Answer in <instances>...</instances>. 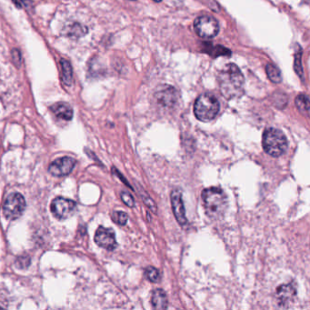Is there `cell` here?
<instances>
[{"label":"cell","instance_id":"9","mask_svg":"<svg viewBox=\"0 0 310 310\" xmlns=\"http://www.w3.org/2000/svg\"><path fill=\"white\" fill-rule=\"evenodd\" d=\"M76 165V160L72 157H64L58 158L50 164L49 167L51 175L55 176H64L71 173Z\"/></svg>","mask_w":310,"mask_h":310},{"label":"cell","instance_id":"2","mask_svg":"<svg viewBox=\"0 0 310 310\" xmlns=\"http://www.w3.org/2000/svg\"><path fill=\"white\" fill-rule=\"evenodd\" d=\"M203 205L207 216L218 218L225 214L228 208V198L223 189L212 187L202 192Z\"/></svg>","mask_w":310,"mask_h":310},{"label":"cell","instance_id":"18","mask_svg":"<svg viewBox=\"0 0 310 310\" xmlns=\"http://www.w3.org/2000/svg\"><path fill=\"white\" fill-rule=\"evenodd\" d=\"M145 273H146V276H147V278H148L149 281H151L153 283L159 281V279H160L159 271L157 269L153 268V267H149L145 271Z\"/></svg>","mask_w":310,"mask_h":310},{"label":"cell","instance_id":"16","mask_svg":"<svg viewBox=\"0 0 310 310\" xmlns=\"http://www.w3.org/2000/svg\"><path fill=\"white\" fill-rule=\"evenodd\" d=\"M174 90L173 87L171 88L169 87L168 90H165L162 91L161 94L158 95L160 96L159 99H160V102H161L165 107H171L173 103L175 102L174 98H175V95L173 94Z\"/></svg>","mask_w":310,"mask_h":310},{"label":"cell","instance_id":"11","mask_svg":"<svg viewBox=\"0 0 310 310\" xmlns=\"http://www.w3.org/2000/svg\"><path fill=\"white\" fill-rule=\"evenodd\" d=\"M296 294H297V289L294 284H285L280 286L277 289V298L279 300V305L287 306L288 303L292 301Z\"/></svg>","mask_w":310,"mask_h":310},{"label":"cell","instance_id":"7","mask_svg":"<svg viewBox=\"0 0 310 310\" xmlns=\"http://www.w3.org/2000/svg\"><path fill=\"white\" fill-rule=\"evenodd\" d=\"M77 204L71 199L65 198H55L51 204V212L59 219H67L77 211Z\"/></svg>","mask_w":310,"mask_h":310},{"label":"cell","instance_id":"1","mask_svg":"<svg viewBox=\"0 0 310 310\" xmlns=\"http://www.w3.org/2000/svg\"><path fill=\"white\" fill-rule=\"evenodd\" d=\"M218 84L222 95L226 99L240 97L244 92V77L235 64H229L218 75Z\"/></svg>","mask_w":310,"mask_h":310},{"label":"cell","instance_id":"13","mask_svg":"<svg viewBox=\"0 0 310 310\" xmlns=\"http://www.w3.org/2000/svg\"><path fill=\"white\" fill-rule=\"evenodd\" d=\"M152 306L156 309H165L167 307V298L166 293L162 289H156L152 295Z\"/></svg>","mask_w":310,"mask_h":310},{"label":"cell","instance_id":"5","mask_svg":"<svg viewBox=\"0 0 310 310\" xmlns=\"http://www.w3.org/2000/svg\"><path fill=\"white\" fill-rule=\"evenodd\" d=\"M26 208V201L21 194L9 195L3 205V213L8 219H17L22 216Z\"/></svg>","mask_w":310,"mask_h":310},{"label":"cell","instance_id":"25","mask_svg":"<svg viewBox=\"0 0 310 310\" xmlns=\"http://www.w3.org/2000/svg\"><path fill=\"white\" fill-rule=\"evenodd\" d=\"M154 1H155V2H160L161 0H154Z\"/></svg>","mask_w":310,"mask_h":310},{"label":"cell","instance_id":"15","mask_svg":"<svg viewBox=\"0 0 310 310\" xmlns=\"http://www.w3.org/2000/svg\"><path fill=\"white\" fill-rule=\"evenodd\" d=\"M265 72L268 74V77L270 78V80L274 83L279 84L281 82V73L279 68H277L274 65H271L269 64L267 67H265Z\"/></svg>","mask_w":310,"mask_h":310},{"label":"cell","instance_id":"17","mask_svg":"<svg viewBox=\"0 0 310 310\" xmlns=\"http://www.w3.org/2000/svg\"><path fill=\"white\" fill-rule=\"evenodd\" d=\"M295 102H296L297 108L300 110V112L307 116L309 112V99L307 98V96L299 95L295 100Z\"/></svg>","mask_w":310,"mask_h":310},{"label":"cell","instance_id":"10","mask_svg":"<svg viewBox=\"0 0 310 310\" xmlns=\"http://www.w3.org/2000/svg\"><path fill=\"white\" fill-rule=\"evenodd\" d=\"M170 198L171 206L173 208L175 219L180 223V225H186L188 223V219L186 216V210H185L184 202L182 198V193L180 189H173L171 192Z\"/></svg>","mask_w":310,"mask_h":310},{"label":"cell","instance_id":"20","mask_svg":"<svg viewBox=\"0 0 310 310\" xmlns=\"http://www.w3.org/2000/svg\"><path fill=\"white\" fill-rule=\"evenodd\" d=\"M120 197H121L123 202L125 203L127 207H133L135 206V201H134V198H133L131 194L124 191V192H122Z\"/></svg>","mask_w":310,"mask_h":310},{"label":"cell","instance_id":"12","mask_svg":"<svg viewBox=\"0 0 310 310\" xmlns=\"http://www.w3.org/2000/svg\"><path fill=\"white\" fill-rule=\"evenodd\" d=\"M51 110L53 111L57 117L64 119V120H71L73 117V109L67 103H57L51 107Z\"/></svg>","mask_w":310,"mask_h":310},{"label":"cell","instance_id":"3","mask_svg":"<svg viewBox=\"0 0 310 310\" xmlns=\"http://www.w3.org/2000/svg\"><path fill=\"white\" fill-rule=\"evenodd\" d=\"M263 148L271 157H278L283 155L288 149V140L283 132L278 128L270 127L264 131Z\"/></svg>","mask_w":310,"mask_h":310},{"label":"cell","instance_id":"23","mask_svg":"<svg viewBox=\"0 0 310 310\" xmlns=\"http://www.w3.org/2000/svg\"><path fill=\"white\" fill-rule=\"evenodd\" d=\"M20 1H21V3H23L25 6H27V7H29L31 5V0H20Z\"/></svg>","mask_w":310,"mask_h":310},{"label":"cell","instance_id":"22","mask_svg":"<svg viewBox=\"0 0 310 310\" xmlns=\"http://www.w3.org/2000/svg\"><path fill=\"white\" fill-rule=\"evenodd\" d=\"M300 57H301V53L297 55V59L295 60V70H296L297 74L302 77L303 70H302L301 68V60H300Z\"/></svg>","mask_w":310,"mask_h":310},{"label":"cell","instance_id":"8","mask_svg":"<svg viewBox=\"0 0 310 310\" xmlns=\"http://www.w3.org/2000/svg\"><path fill=\"white\" fill-rule=\"evenodd\" d=\"M95 242L99 247H103L107 250L112 251L117 247V240L115 232L111 229H107L104 227H99L95 235Z\"/></svg>","mask_w":310,"mask_h":310},{"label":"cell","instance_id":"24","mask_svg":"<svg viewBox=\"0 0 310 310\" xmlns=\"http://www.w3.org/2000/svg\"><path fill=\"white\" fill-rule=\"evenodd\" d=\"M14 4L16 5L18 8H21V1L20 0H13Z\"/></svg>","mask_w":310,"mask_h":310},{"label":"cell","instance_id":"14","mask_svg":"<svg viewBox=\"0 0 310 310\" xmlns=\"http://www.w3.org/2000/svg\"><path fill=\"white\" fill-rule=\"evenodd\" d=\"M60 64H61V68H62L63 82L66 85H70L72 84L73 81V69L71 64L66 59H61Z\"/></svg>","mask_w":310,"mask_h":310},{"label":"cell","instance_id":"6","mask_svg":"<svg viewBox=\"0 0 310 310\" xmlns=\"http://www.w3.org/2000/svg\"><path fill=\"white\" fill-rule=\"evenodd\" d=\"M194 27L198 36L209 39L218 34L219 25L215 18L210 16H201L194 22Z\"/></svg>","mask_w":310,"mask_h":310},{"label":"cell","instance_id":"19","mask_svg":"<svg viewBox=\"0 0 310 310\" xmlns=\"http://www.w3.org/2000/svg\"><path fill=\"white\" fill-rule=\"evenodd\" d=\"M112 219L117 225H126L127 215L123 211H115L112 214Z\"/></svg>","mask_w":310,"mask_h":310},{"label":"cell","instance_id":"21","mask_svg":"<svg viewBox=\"0 0 310 310\" xmlns=\"http://www.w3.org/2000/svg\"><path fill=\"white\" fill-rule=\"evenodd\" d=\"M12 59H13V62L18 68H20L21 63H22V56L20 51L18 50H12Z\"/></svg>","mask_w":310,"mask_h":310},{"label":"cell","instance_id":"4","mask_svg":"<svg viewBox=\"0 0 310 310\" xmlns=\"http://www.w3.org/2000/svg\"><path fill=\"white\" fill-rule=\"evenodd\" d=\"M219 109V102L212 94L199 96L194 105L195 116L198 120L203 122L211 121L216 117Z\"/></svg>","mask_w":310,"mask_h":310}]
</instances>
